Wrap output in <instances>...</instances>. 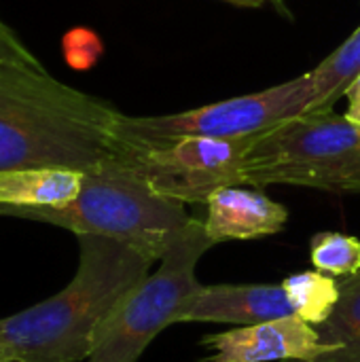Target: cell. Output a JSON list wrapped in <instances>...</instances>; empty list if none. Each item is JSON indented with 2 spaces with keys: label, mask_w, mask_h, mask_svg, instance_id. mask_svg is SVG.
<instances>
[{
  "label": "cell",
  "mask_w": 360,
  "mask_h": 362,
  "mask_svg": "<svg viewBox=\"0 0 360 362\" xmlns=\"http://www.w3.org/2000/svg\"><path fill=\"white\" fill-rule=\"evenodd\" d=\"M295 316L282 284H212L199 286L180 310L178 322L259 325Z\"/></svg>",
  "instance_id": "obj_9"
},
{
  "label": "cell",
  "mask_w": 360,
  "mask_h": 362,
  "mask_svg": "<svg viewBox=\"0 0 360 362\" xmlns=\"http://www.w3.org/2000/svg\"><path fill=\"white\" fill-rule=\"evenodd\" d=\"M342 297L327 322L318 329L331 350L312 362H360V274L339 278Z\"/></svg>",
  "instance_id": "obj_12"
},
{
  "label": "cell",
  "mask_w": 360,
  "mask_h": 362,
  "mask_svg": "<svg viewBox=\"0 0 360 362\" xmlns=\"http://www.w3.org/2000/svg\"><path fill=\"white\" fill-rule=\"evenodd\" d=\"M212 246L204 221L193 218L159 261V269L138 282L106 318L87 362H138L166 327L176 325L180 310L202 286L195 269Z\"/></svg>",
  "instance_id": "obj_5"
},
{
  "label": "cell",
  "mask_w": 360,
  "mask_h": 362,
  "mask_svg": "<svg viewBox=\"0 0 360 362\" xmlns=\"http://www.w3.org/2000/svg\"><path fill=\"white\" fill-rule=\"evenodd\" d=\"M314 102L312 74L267 87L257 93L229 98L174 115L129 117L119 115L115 140L168 142L178 138H248L278 123L308 112Z\"/></svg>",
  "instance_id": "obj_7"
},
{
  "label": "cell",
  "mask_w": 360,
  "mask_h": 362,
  "mask_svg": "<svg viewBox=\"0 0 360 362\" xmlns=\"http://www.w3.org/2000/svg\"><path fill=\"white\" fill-rule=\"evenodd\" d=\"M223 2H229L236 6H246V8H257V6H263L267 0H223Z\"/></svg>",
  "instance_id": "obj_19"
},
{
  "label": "cell",
  "mask_w": 360,
  "mask_h": 362,
  "mask_svg": "<svg viewBox=\"0 0 360 362\" xmlns=\"http://www.w3.org/2000/svg\"><path fill=\"white\" fill-rule=\"evenodd\" d=\"M85 172L70 168H23L0 172V214L21 210L59 208L76 199Z\"/></svg>",
  "instance_id": "obj_11"
},
{
  "label": "cell",
  "mask_w": 360,
  "mask_h": 362,
  "mask_svg": "<svg viewBox=\"0 0 360 362\" xmlns=\"http://www.w3.org/2000/svg\"><path fill=\"white\" fill-rule=\"evenodd\" d=\"M13 216L49 223L74 235H104L153 263L168 255L193 221L185 204L155 193L110 157L85 172L83 189L70 204L21 210Z\"/></svg>",
  "instance_id": "obj_3"
},
{
  "label": "cell",
  "mask_w": 360,
  "mask_h": 362,
  "mask_svg": "<svg viewBox=\"0 0 360 362\" xmlns=\"http://www.w3.org/2000/svg\"><path fill=\"white\" fill-rule=\"evenodd\" d=\"M206 206L208 216L204 227L214 246L231 240H257L280 233L289 221V210L282 204L259 189H246V185L214 191Z\"/></svg>",
  "instance_id": "obj_10"
},
{
  "label": "cell",
  "mask_w": 360,
  "mask_h": 362,
  "mask_svg": "<svg viewBox=\"0 0 360 362\" xmlns=\"http://www.w3.org/2000/svg\"><path fill=\"white\" fill-rule=\"evenodd\" d=\"M244 185H291L360 195V127L346 115L301 112L259 134L242 168Z\"/></svg>",
  "instance_id": "obj_4"
},
{
  "label": "cell",
  "mask_w": 360,
  "mask_h": 362,
  "mask_svg": "<svg viewBox=\"0 0 360 362\" xmlns=\"http://www.w3.org/2000/svg\"><path fill=\"white\" fill-rule=\"evenodd\" d=\"M257 136L168 142L115 140L110 159L168 199L185 206L206 204L214 191L244 185V157Z\"/></svg>",
  "instance_id": "obj_6"
},
{
  "label": "cell",
  "mask_w": 360,
  "mask_h": 362,
  "mask_svg": "<svg viewBox=\"0 0 360 362\" xmlns=\"http://www.w3.org/2000/svg\"><path fill=\"white\" fill-rule=\"evenodd\" d=\"M282 286L295 316L303 318L312 327H320L323 322H327L342 297L339 278H333L318 269L293 274L282 280Z\"/></svg>",
  "instance_id": "obj_14"
},
{
  "label": "cell",
  "mask_w": 360,
  "mask_h": 362,
  "mask_svg": "<svg viewBox=\"0 0 360 362\" xmlns=\"http://www.w3.org/2000/svg\"><path fill=\"white\" fill-rule=\"evenodd\" d=\"M312 265L333 278H350L360 274V240L339 231H323L310 244Z\"/></svg>",
  "instance_id": "obj_15"
},
{
  "label": "cell",
  "mask_w": 360,
  "mask_h": 362,
  "mask_svg": "<svg viewBox=\"0 0 360 362\" xmlns=\"http://www.w3.org/2000/svg\"><path fill=\"white\" fill-rule=\"evenodd\" d=\"M34 53L0 19V66H38Z\"/></svg>",
  "instance_id": "obj_17"
},
{
  "label": "cell",
  "mask_w": 360,
  "mask_h": 362,
  "mask_svg": "<svg viewBox=\"0 0 360 362\" xmlns=\"http://www.w3.org/2000/svg\"><path fill=\"white\" fill-rule=\"evenodd\" d=\"M79 238V267L57 295L0 318V362H83L119 301L149 276L153 261L104 238Z\"/></svg>",
  "instance_id": "obj_2"
},
{
  "label": "cell",
  "mask_w": 360,
  "mask_h": 362,
  "mask_svg": "<svg viewBox=\"0 0 360 362\" xmlns=\"http://www.w3.org/2000/svg\"><path fill=\"white\" fill-rule=\"evenodd\" d=\"M104 51L100 36L89 28H74L64 38V53L72 68L87 70L91 68Z\"/></svg>",
  "instance_id": "obj_16"
},
{
  "label": "cell",
  "mask_w": 360,
  "mask_h": 362,
  "mask_svg": "<svg viewBox=\"0 0 360 362\" xmlns=\"http://www.w3.org/2000/svg\"><path fill=\"white\" fill-rule=\"evenodd\" d=\"M202 346L210 350L202 362H312L331 350L318 329L299 316L212 333Z\"/></svg>",
  "instance_id": "obj_8"
},
{
  "label": "cell",
  "mask_w": 360,
  "mask_h": 362,
  "mask_svg": "<svg viewBox=\"0 0 360 362\" xmlns=\"http://www.w3.org/2000/svg\"><path fill=\"white\" fill-rule=\"evenodd\" d=\"M344 95H346V100H348L346 117L360 127V74L350 83V87L346 89Z\"/></svg>",
  "instance_id": "obj_18"
},
{
  "label": "cell",
  "mask_w": 360,
  "mask_h": 362,
  "mask_svg": "<svg viewBox=\"0 0 360 362\" xmlns=\"http://www.w3.org/2000/svg\"><path fill=\"white\" fill-rule=\"evenodd\" d=\"M286 362H297V361H286Z\"/></svg>",
  "instance_id": "obj_20"
},
{
  "label": "cell",
  "mask_w": 360,
  "mask_h": 362,
  "mask_svg": "<svg viewBox=\"0 0 360 362\" xmlns=\"http://www.w3.org/2000/svg\"><path fill=\"white\" fill-rule=\"evenodd\" d=\"M119 110L38 66H0V172H87L112 155Z\"/></svg>",
  "instance_id": "obj_1"
},
{
  "label": "cell",
  "mask_w": 360,
  "mask_h": 362,
  "mask_svg": "<svg viewBox=\"0 0 360 362\" xmlns=\"http://www.w3.org/2000/svg\"><path fill=\"white\" fill-rule=\"evenodd\" d=\"M310 74L314 83V102L308 112L333 110V104L360 74V25Z\"/></svg>",
  "instance_id": "obj_13"
}]
</instances>
